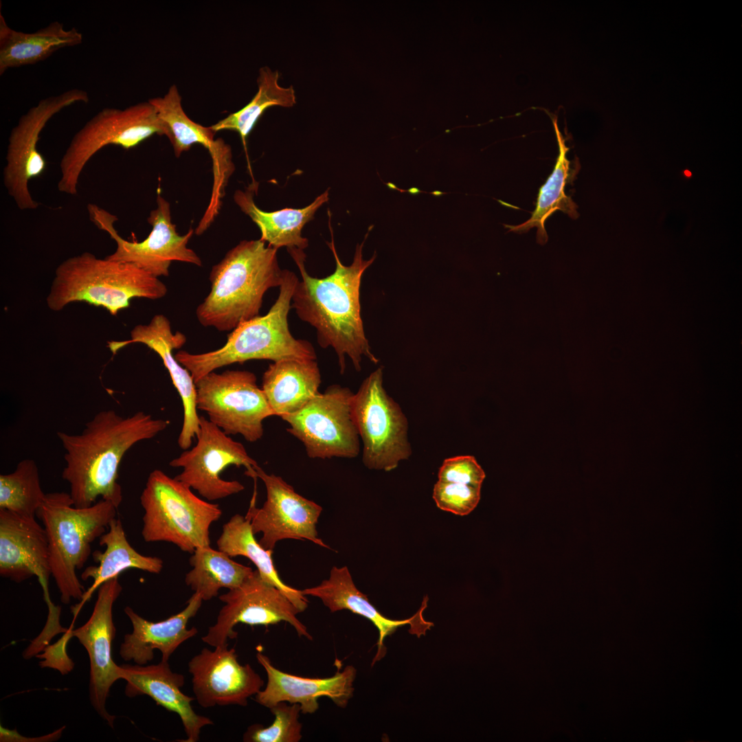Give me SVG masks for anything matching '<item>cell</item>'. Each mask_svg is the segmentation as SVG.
Listing matches in <instances>:
<instances>
[{
	"instance_id": "6da1fadb",
	"label": "cell",
	"mask_w": 742,
	"mask_h": 742,
	"mask_svg": "<svg viewBox=\"0 0 742 742\" xmlns=\"http://www.w3.org/2000/svg\"><path fill=\"white\" fill-rule=\"evenodd\" d=\"M330 229L332 240L327 243L335 259L336 267L327 277L310 276L305 268L306 255L303 250L287 249L302 277L292 295L291 308L301 320L315 328L320 347H330L335 350L343 374L346 357L357 371L361 370L363 357L375 364L379 361L371 352L365 335L360 305L361 278L375 260L376 254L370 260L363 258L367 234L361 244L356 246L352 264L344 265L336 251L330 225Z\"/></svg>"
},
{
	"instance_id": "7a4b0ae2",
	"label": "cell",
	"mask_w": 742,
	"mask_h": 742,
	"mask_svg": "<svg viewBox=\"0 0 742 742\" xmlns=\"http://www.w3.org/2000/svg\"><path fill=\"white\" fill-rule=\"evenodd\" d=\"M169 421L144 412L122 416L113 409L98 412L79 434L58 431L65 450L62 478L70 488L74 505L92 506L99 497L118 508L122 501L117 482L124 454L136 443L154 438Z\"/></svg>"
},
{
	"instance_id": "3957f363",
	"label": "cell",
	"mask_w": 742,
	"mask_h": 742,
	"mask_svg": "<svg viewBox=\"0 0 742 742\" xmlns=\"http://www.w3.org/2000/svg\"><path fill=\"white\" fill-rule=\"evenodd\" d=\"M277 250L259 239L242 240L228 251L212 268L210 291L196 310L199 323L231 331L259 316L265 293L283 281Z\"/></svg>"
},
{
	"instance_id": "277c9868",
	"label": "cell",
	"mask_w": 742,
	"mask_h": 742,
	"mask_svg": "<svg viewBox=\"0 0 742 742\" xmlns=\"http://www.w3.org/2000/svg\"><path fill=\"white\" fill-rule=\"evenodd\" d=\"M298 280L293 272L284 269L278 298L266 315L238 325L217 350L198 354L179 350L175 359L190 372L195 383L218 368L248 360H316L313 345L293 337L289 328L288 314Z\"/></svg>"
},
{
	"instance_id": "5b68a950",
	"label": "cell",
	"mask_w": 742,
	"mask_h": 742,
	"mask_svg": "<svg viewBox=\"0 0 742 742\" xmlns=\"http://www.w3.org/2000/svg\"><path fill=\"white\" fill-rule=\"evenodd\" d=\"M167 291L159 278L134 265L98 258L86 251L57 267L46 301L54 311L71 302H85L115 315L128 308L133 297L157 300Z\"/></svg>"
},
{
	"instance_id": "8992f818",
	"label": "cell",
	"mask_w": 742,
	"mask_h": 742,
	"mask_svg": "<svg viewBox=\"0 0 742 742\" xmlns=\"http://www.w3.org/2000/svg\"><path fill=\"white\" fill-rule=\"evenodd\" d=\"M117 508L100 499L92 506L78 508L69 493H47L36 517L42 521L48 541L51 575L68 604L80 600L84 587L77 575L91 554V543L100 538L115 518Z\"/></svg>"
},
{
	"instance_id": "52a82bcc",
	"label": "cell",
	"mask_w": 742,
	"mask_h": 742,
	"mask_svg": "<svg viewBox=\"0 0 742 742\" xmlns=\"http://www.w3.org/2000/svg\"><path fill=\"white\" fill-rule=\"evenodd\" d=\"M140 503L144 540L170 542L190 554L210 546V526L222 515L218 504L199 498L190 487L159 469L150 473Z\"/></svg>"
},
{
	"instance_id": "ba28073f",
	"label": "cell",
	"mask_w": 742,
	"mask_h": 742,
	"mask_svg": "<svg viewBox=\"0 0 742 742\" xmlns=\"http://www.w3.org/2000/svg\"><path fill=\"white\" fill-rule=\"evenodd\" d=\"M164 135V127L154 106L142 102L124 109L105 107L73 137L60 162L58 190L75 196L81 173L91 158L108 145L130 149L154 135Z\"/></svg>"
},
{
	"instance_id": "9c48e42d",
	"label": "cell",
	"mask_w": 742,
	"mask_h": 742,
	"mask_svg": "<svg viewBox=\"0 0 742 742\" xmlns=\"http://www.w3.org/2000/svg\"><path fill=\"white\" fill-rule=\"evenodd\" d=\"M351 412L363 442L362 461L369 469L392 471L412 454L407 418L383 385L377 368L354 394Z\"/></svg>"
},
{
	"instance_id": "30bf717a",
	"label": "cell",
	"mask_w": 742,
	"mask_h": 742,
	"mask_svg": "<svg viewBox=\"0 0 742 742\" xmlns=\"http://www.w3.org/2000/svg\"><path fill=\"white\" fill-rule=\"evenodd\" d=\"M256 380L247 370L211 372L195 383L197 409L226 434L256 442L264 434L263 421L274 416Z\"/></svg>"
},
{
	"instance_id": "8fae6325",
	"label": "cell",
	"mask_w": 742,
	"mask_h": 742,
	"mask_svg": "<svg viewBox=\"0 0 742 742\" xmlns=\"http://www.w3.org/2000/svg\"><path fill=\"white\" fill-rule=\"evenodd\" d=\"M354 393L337 384L317 393L302 408L284 416L287 431L304 446L310 458H352L360 451L351 403Z\"/></svg>"
},
{
	"instance_id": "7c38bea8",
	"label": "cell",
	"mask_w": 742,
	"mask_h": 742,
	"mask_svg": "<svg viewBox=\"0 0 742 742\" xmlns=\"http://www.w3.org/2000/svg\"><path fill=\"white\" fill-rule=\"evenodd\" d=\"M87 210L92 223L116 243L115 251L105 257L108 260L131 263L157 278L169 276L172 261L202 266L199 256L187 246L193 229L190 228L182 236L177 232L171 221L170 203L160 194L157 196V207L147 218L152 229L141 242H131L120 236L114 226L118 220L115 215L92 203L87 205Z\"/></svg>"
},
{
	"instance_id": "4fadbf2b",
	"label": "cell",
	"mask_w": 742,
	"mask_h": 742,
	"mask_svg": "<svg viewBox=\"0 0 742 742\" xmlns=\"http://www.w3.org/2000/svg\"><path fill=\"white\" fill-rule=\"evenodd\" d=\"M89 100L86 91L72 89L41 100L20 117L8 137L3 182L9 196L21 210H34L39 203L28 188L29 181L41 176L47 162L37 149L39 136L49 120L63 109Z\"/></svg>"
},
{
	"instance_id": "5bb4252c",
	"label": "cell",
	"mask_w": 742,
	"mask_h": 742,
	"mask_svg": "<svg viewBox=\"0 0 742 742\" xmlns=\"http://www.w3.org/2000/svg\"><path fill=\"white\" fill-rule=\"evenodd\" d=\"M196 445L184 450L169 465L181 468L175 478L208 501H214L236 494L245 486L237 480H225L221 473L229 466H243L249 476L258 464L247 452L243 445L203 416L199 417V431Z\"/></svg>"
},
{
	"instance_id": "9a60e30c",
	"label": "cell",
	"mask_w": 742,
	"mask_h": 742,
	"mask_svg": "<svg viewBox=\"0 0 742 742\" xmlns=\"http://www.w3.org/2000/svg\"><path fill=\"white\" fill-rule=\"evenodd\" d=\"M224 603L215 623L202 641L213 647L227 645L229 639H235L238 623L249 625H275L285 621L292 625L298 636L309 640L313 637L306 626L297 618L301 613L286 594L264 580L256 570L238 587L218 596Z\"/></svg>"
},
{
	"instance_id": "2e32d148",
	"label": "cell",
	"mask_w": 742,
	"mask_h": 742,
	"mask_svg": "<svg viewBox=\"0 0 742 742\" xmlns=\"http://www.w3.org/2000/svg\"><path fill=\"white\" fill-rule=\"evenodd\" d=\"M249 477L260 478L266 488L267 499L262 506L256 507L255 491L247 513L254 534L262 532L258 542L265 549L273 550L278 541L288 539L308 540L329 548L319 538L316 529L321 506L297 493L281 477L267 473L258 465Z\"/></svg>"
},
{
	"instance_id": "e0dca14e",
	"label": "cell",
	"mask_w": 742,
	"mask_h": 742,
	"mask_svg": "<svg viewBox=\"0 0 742 742\" xmlns=\"http://www.w3.org/2000/svg\"><path fill=\"white\" fill-rule=\"evenodd\" d=\"M122 590L119 576L104 582L98 591L91 615L82 626L70 631L87 650L90 664L89 699L100 717L114 728L115 716L106 708L113 684L121 679L120 666L112 657V643L116 629L113 606Z\"/></svg>"
},
{
	"instance_id": "ac0fdd59",
	"label": "cell",
	"mask_w": 742,
	"mask_h": 742,
	"mask_svg": "<svg viewBox=\"0 0 742 742\" xmlns=\"http://www.w3.org/2000/svg\"><path fill=\"white\" fill-rule=\"evenodd\" d=\"M188 671L195 698L203 708L245 706L264 685L249 664L239 663L235 649L228 644L214 650L203 648L189 661Z\"/></svg>"
},
{
	"instance_id": "d6986e66",
	"label": "cell",
	"mask_w": 742,
	"mask_h": 742,
	"mask_svg": "<svg viewBox=\"0 0 742 742\" xmlns=\"http://www.w3.org/2000/svg\"><path fill=\"white\" fill-rule=\"evenodd\" d=\"M0 575L16 583L36 576L46 603L51 601L48 541L35 517L0 509Z\"/></svg>"
},
{
	"instance_id": "ffe728a7",
	"label": "cell",
	"mask_w": 742,
	"mask_h": 742,
	"mask_svg": "<svg viewBox=\"0 0 742 742\" xmlns=\"http://www.w3.org/2000/svg\"><path fill=\"white\" fill-rule=\"evenodd\" d=\"M186 341L185 335L179 331L173 333L169 319L165 315L158 314L148 324L135 326L131 331L130 339L108 342V347L113 354L128 344L141 343L160 357L182 401L183 418L177 442L183 450L190 448L198 434L200 417L197 413L195 382L190 372L172 354L173 350L180 348Z\"/></svg>"
},
{
	"instance_id": "44dd1931",
	"label": "cell",
	"mask_w": 742,
	"mask_h": 742,
	"mask_svg": "<svg viewBox=\"0 0 742 742\" xmlns=\"http://www.w3.org/2000/svg\"><path fill=\"white\" fill-rule=\"evenodd\" d=\"M256 658L266 671L267 683L265 689L255 695V699L265 707L271 708L279 702L286 701L299 704L302 713L312 714L319 708V697H328L337 706L346 708L352 697L357 670L351 665L342 671L338 667L330 677L308 678L278 669L260 652L257 653Z\"/></svg>"
},
{
	"instance_id": "7402d4cb",
	"label": "cell",
	"mask_w": 742,
	"mask_h": 742,
	"mask_svg": "<svg viewBox=\"0 0 742 742\" xmlns=\"http://www.w3.org/2000/svg\"><path fill=\"white\" fill-rule=\"evenodd\" d=\"M301 591L305 596L319 598L330 612L349 610L368 619L375 625L379 631L378 649L372 660V665L385 656L386 648L384 640L398 628L409 625V633L420 637L434 626L433 622H428L423 618L427 597H425L420 608L412 617L404 620L390 619L383 616L370 603L367 596L357 588L346 566L333 567L328 579L324 580L317 586Z\"/></svg>"
},
{
	"instance_id": "603a6c76",
	"label": "cell",
	"mask_w": 742,
	"mask_h": 742,
	"mask_svg": "<svg viewBox=\"0 0 742 742\" xmlns=\"http://www.w3.org/2000/svg\"><path fill=\"white\" fill-rule=\"evenodd\" d=\"M121 679L126 682L125 695L129 697L146 695L167 710L180 717L186 734L183 742H196L201 729L213 721L198 715L191 705L194 698L183 694L181 688L185 684L182 674L173 672L168 661L161 660L157 664L120 666Z\"/></svg>"
},
{
	"instance_id": "cb8c5ba5",
	"label": "cell",
	"mask_w": 742,
	"mask_h": 742,
	"mask_svg": "<svg viewBox=\"0 0 742 742\" xmlns=\"http://www.w3.org/2000/svg\"><path fill=\"white\" fill-rule=\"evenodd\" d=\"M203 601L201 596L194 592L182 611L159 622L146 620L131 607H126L124 612L131 622L133 631L124 637L120 657L126 662L146 665L154 658V651L157 649L161 653V660L168 661L182 643L197 634L196 627L188 629L187 625Z\"/></svg>"
},
{
	"instance_id": "d4e9b609",
	"label": "cell",
	"mask_w": 742,
	"mask_h": 742,
	"mask_svg": "<svg viewBox=\"0 0 742 742\" xmlns=\"http://www.w3.org/2000/svg\"><path fill=\"white\" fill-rule=\"evenodd\" d=\"M99 544L105 547L103 552L95 550L92 556L97 565L86 567L80 575L82 581L93 580L91 587L84 593L80 603L72 607L76 616L83 605L93 592L106 581L115 577L128 569H137L153 574H159L163 568V561L157 556H144L136 551L127 540L122 521L115 518L107 530L99 538Z\"/></svg>"
},
{
	"instance_id": "484cf974",
	"label": "cell",
	"mask_w": 742,
	"mask_h": 742,
	"mask_svg": "<svg viewBox=\"0 0 742 742\" xmlns=\"http://www.w3.org/2000/svg\"><path fill=\"white\" fill-rule=\"evenodd\" d=\"M321 374L316 360L285 359L269 364L261 388L274 416L302 408L317 393Z\"/></svg>"
},
{
	"instance_id": "4316f807",
	"label": "cell",
	"mask_w": 742,
	"mask_h": 742,
	"mask_svg": "<svg viewBox=\"0 0 742 742\" xmlns=\"http://www.w3.org/2000/svg\"><path fill=\"white\" fill-rule=\"evenodd\" d=\"M82 34L75 27L66 30L58 21L34 32L11 28L0 13V75L8 69L36 64L56 51L80 44Z\"/></svg>"
},
{
	"instance_id": "83f0119b",
	"label": "cell",
	"mask_w": 742,
	"mask_h": 742,
	"mask_svg": "<svg viewBox=\"0 0 742 742\" xmlns=\"http://www.w3.org/2000/svg\"><path fill=\"white\" fill-rule=\"evenodd\" d=\"M254 190L251 188L245 191L236 190L234 199L241 211L258 227L261 233L260 239L277 249L283 247L302 250L306 248L308 240L302 236V229L313 218L316 211L328 201V190L304 208L287 207L273 212L263 211L256 205Z\"/></svg>"
},
{
	"instance_id": "f1b7e54d",
	"label": "cell",
	"mask_w": 742,
	"mask_h": 742,
	"mask_svg": "<svg viewBox=\"0 0 742 742\" xmlns=\"http://www.w3.org/2000/svg\"><path fill=\"white\" fill-rule=\"evenodd\" d=\"M254 535L250 517L236 514L223 526L222 532L216 541L218 550L229 557L243 556L249 559L264 580L283 592L300 612L304 611L308 607L306 596L301 590L282 582L272 559L273 550L265 549Z\"/></svg>"
},
{
	"instance_id": "f546056e",
	"label": "cell",
	"mask_w": 742,
	"mask_h": 742,
	"mask_svg": "<svg viewBox=\"0 0 742 742\" xmlns=\"http://www.w3.org/2000/svg\"><path fill=\"white\" fill-rule=\"evenodd\" d=\"M554 126L559 147V154L552 173L539 189L535 210L532 212L531 217L523 223L518 225H504L509 229L508 232L518 234L526 233L532 227H536L537 229V241L541 245H545L548 239L545 228L546 221L554 212L557 210L562 211L573 219L579 216L577 211L578 205L570 196L565 193V187L570 169V161L566 157L569 148L565 144L556 121L554 122Z\"/></svg>"
},
{
	"instance_id": "4dcf8cb0",
	"label": "cell",
	"mask_w": 742,
	"mask_h": 742,
	"mask_svg": "<svg viewBox=\"0 0 742 742\" xmlns=\"http://www.w3.org/2000/svg\"><path fill=\"white\" fill-rule=\"evenodd\" d=\"M189 563L192 569L186 574L185 582L203 600L217 596L221 588L239 586L254 571L210 546L197 548Z\"/></svg>"
},
{
	"instance_id": "1f68e13d",
	"label": "cell",
	"mask_w": 742,
	"mask_h": 742,
	"mask_svg": "<svg viewBox=\"0 0 742 742\" xmlns=\"http://www.w3.org/2000/svg\"><path fill=\"white\" fill-rule=\"evenodd\" d=\"M279 76L278 71L267 67L260 68L257 79L258 91L252 100L241 109L230 113L210 128L215 133L224 130L236 131L245 142L267 109L274 106H293L296 103L295 90L292 86L281 87L278 83Z\"/></svg>"
},
{
	"instance_id": "d6a6232c",
	"label": "cell",
	"mask_w": 742,
	"mask_h": 742,
	"mask_svg": "<svg viewBox=\"0 0 742 742\" xmlns=\"http://www.w3.org/2000/svg\"><path fill=\"white\" fill-rule=\"evenodd\" d=\"M148 101L154 106L164 127V135L170 142L177 157L195 144L203 145L209 151L214 147L216 133L210 126H202L186 115L175 85H172L163 97L153 98Z\"/></svg>"
},
{
	"instance_id": "836d02e7",
	"label": "cell",
	"mask_w": 742,
	"mask_h": 742,
	"mask_svg": "<svg viewBox=\"0 0 742 742\" xmlns=\"http://www.w3.org/2000/svg\"><path fill=\"white\" fill-rule=\"evenodd\" d=\"M45 495L37 464L32 459L20 461L14 471L0 475V509L36 517Z\"/></svg>"
},
{
	"instance_id": "e575fe53",
	"label": "cell",
	"mask_w": 742,
	"mask_h": 742,
	"mask_svg": "<svg viewBox=\"0 0 742 742\" xmlns=\"http://www.w3.org/2000/svg\"><path fill=\"white\" fill-rule=\"evenodd\" d=\"M275 716L272 724L264 727L254 724L243 736L247 742H298L302 739V725L299 721L301 708L299 704L281 701L269 708Z\"/></svg>"
},
{
	"instance_id": "d590c367",
	"label": "cell",
	"mask_w": 742,
	"mask_h": 742,
	"mask_svg": "<svg viewBox=\"0 0 742 742\" xmlns=\"http://www.w3.org/2000/svg\"><path fill=\"white\" fill-rule=\"evenodd\" d=\"M481 487L459 483L438 481L433 490V499L440 509L458 515H467L477 506Z\"/></svg>"
},
{
	"instance_id": "8d00e7d4",
	"label": "cell",
	"mask_w": 742,
	"mask_h": 742,
	"mask_svg": "<svg viewBox=\"0 0 742 742\" xmlns=\"http://www.w3.org/2000/svg\"><path fill=\"white\" fill-rule=\"evenodd\" d=\"M438 481L482 486L486 475L472 456H458L445 459L438 471Z\"/></svg>"
},
{
	"instance_id": "74e56055",
	"label": "cell",
	"mask_w": 742,
	"mask_h": 742,
	"mask_svg": "<svg viewBox=\"0 0 742 742\" xmlns=\"http://www.w3.org/2000/svg\"><path fill=\"white\" fill-rule=\"evenodd\" d=\"M684 173H685V175H686V176H688V177H690V172L689 171H688V170H686V171L684 172Z\"/></svg>"
}]
</instances>
